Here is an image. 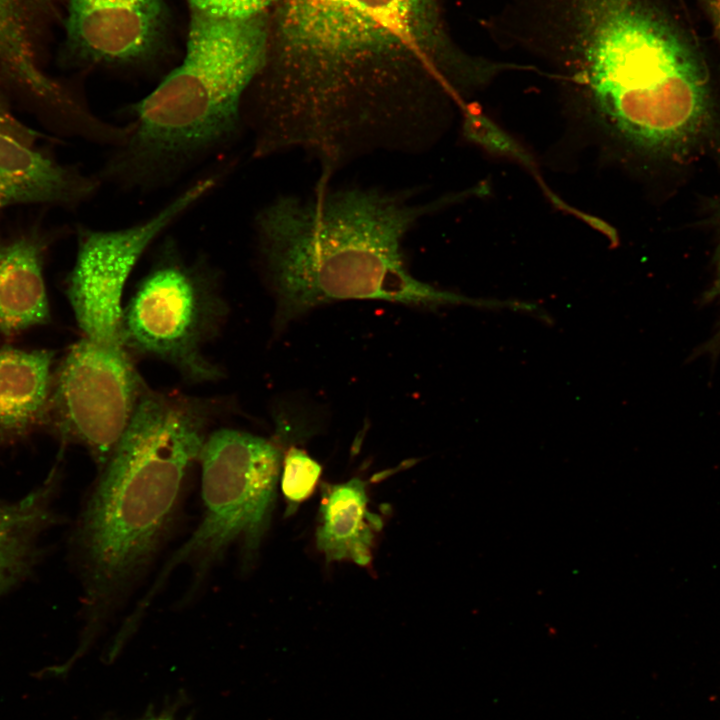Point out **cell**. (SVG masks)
<instances>
[{"instance_id": "1", "label": "cell", "mask_w": 720, "mask_h": 720, "mask_svg": "<svg viewBox=\"0 0 720 720\" xmlns=\"http://www.w3.org/2000/svg\"><path fill=\"white\" fill-rule=\"evenodd\" d=\"M443 0H281L247 111L270 141L340 162L424 138L439 98L500 65L451 37Z\"/></svg>"}, {"instance_id": "2", "label": "cell", "mask_w": 720, "mask_h": 720, "mask_svg": "<svg viewBox=\"0 0 720 720\" xmlns=\"http://www.w3.org/2000/svg\"><path fill=\"white\" fill-rule=\"evenodd\" d=\"M437 203L378 189L280 195L253 218L255 248L274 294L279 331L310 310L342 300H382L424 308L489 306L413 277L402 252L406 234Z\"/></svg>"}, {"instance_id": "3", "label": "cell", "mask_w": 720, "mask_h": 720, "mask_svg": "<svg viewBox=\"0 0 720 720\" xmlns=\"http://www.w3.org/2000/svg\"><path fill=\"white\" fill-rule=\"evenodd\" d=\"M228 408L217 397L148 388L98 469L76 530L88 626L114 616L176 523L189 475Z\"/></svg>"}, {"instance_id": "4", "label": "cell", "mask_w": 720, "mask_h": 720, "mask_svg": "<svg viewBox=\"0 0 720 720\" xmlns=\"http://www.w3.org/2000/svg\"><path fill=\"white\" fill-rule=\"evenodd\" d=\"M269 26L270 11L245 19L189 11L182 61L115 112L132 130L107 149L102 184L145 195L230 155L246 130L244 102L265 63Z\"/></svg>"}, {"instance_id": "5", "label": "cell", "mask_w": 720, "mask_h": 720, "mask_svg": "<svg viewBox=\"0 0 720 720\" xmlns=\"http://www.w3.org/2000/svg\"><path fill=\"white\" fill-rule=\"evenodd\" d=\"M579 91L612 136L642 152L686 154L712 128L704 62L665 14L630 53Z\"/></svg>"}, {"instance_id": "6", "label": "cell", "mask_w": 720, "mask_h": 720, "mask_svg": "<svg viewBox=\"0 0 720 720\" xmlns=\"http://www.w3.org/2000/svg\"><path fill=\"white\" fill-rule=\"evenodd\" d=\"M283 455L279 439L228 427L210 432L198 460L200 521L128 615L131 623L139 622L167 577L180 566L190 568L191 595L232 548L242 562L252 559L270 522Z\"/></svg>"}, {"instance_id": "7", "label": "cell", "mask_w": 720, "mask_h": 720, "mask_svg": "<svg viewBox=\"0 0 720 720\" xmlns=\"http://www.w3.org/2000/svg\"><path fill=\"white\" fill-rule=\"evenodd\" d=\"M152 248L146 273L123 305V348L134 361L168 364L190 384L219 381L224 372L204 349L229 315L222 271L206 253H186L170 233Z\"/></svg>"}, {"instance_id": "8", "label": "cell", "mask_w": 720, "mask_h": 720, "mask_svg": "<svg viewBox=\"0 0 720 720\" xmlns=\"http://www.w3.org/2000/svg\"><path fill=\"white\" fill-rule=\"evenodd\" d=\"M236 164L232 156L216 160L159 209L128 226L77 227V253L66 294L83 337L123 348L122 297L134 268L162 236L226 182Z\"/></svg>"}, {"instance_id": "9", "label": "cell", "mask_w": 720, "mask_h": 720, "mask_svg": "<svg viewBox=\"0 0 720 720\" xmlns=\"http://www.w3.org/2000/svg\"><path fill=\"white\" fill-rule=\"evenodd\" d=\"M148 388L123 348L82 337L53 377L48 418L63 439L85 447L99 469Z\"/></svg>"}, {"instance_id": "10", "label": "cell", "mask_w": 720, "mask_h": 720, "mask_svg": "<svg viewBox=\"0 0 720 720\" xmlns=\"http://www.w3.org/2000/svg\"><path fill=\"white\" fill-rule=\"evenodd\" d=\"M63 62L70 68L150 77L171 59L164 0H66Z\"/></svg>"}, {"instance_id": "11", "label": "cell", "mask_w": 720, "mask_h": 720, "mask_svg": "<svg viewBox=\"0 0 720 720\" xmlns=\"http://www.w3.org/2000/svg\"><path fill=\"white\" fill-rule=\"evenodd\" d=\"M66 0H0V71L56 108L67 86L42 68V54L56 26L63 24Z\"/></svg>"}, {"instance_id": "12", "label": "cell", "mask_w": 720, "mask_h": 720, "mask_svg": "<svg viewBox=\"0 0 720 720\" xmlns=\"http://www.w3.org/2000/svg\"><path fill=\"white\" fill-rule=\"evenodd\" d=\"M102 185L97 174L62 164L0 129V209L35 202L76 207L95 197Z\"/></svg>"}, {"instance_id": "13", "label": "cell", "mask_w": 720, "mask_h": 720, "mask_svg": "<svg viewBox=\"0 0 720 720\" xmlns=\"http://www.w3.org/2000/svg\"><path fill=\"white\" fill-rule=\"evenodd\" d=\"M54 352L0 349V443L21 438L48 419Z\"/></svg>"}, {"instance_id": "14", "label": "cell", "mask_w": 720, "mask_h": 720, "mask_svg": "<svg viewBox=\"0 0 720 720\" xmlns=\"http://www.w3.org/2000/svg\"><path fill=\"white\" fill-rule=\"evenodd\" d=\"M41 239L0 241V335L10 337L50 319Z\"/></svg>"}, {"instance_id": "15", "label": "cell", "mask_w": 720, "mask_h": 720, "mask_svg": "<svg viewBox=\"0 0 720 720\" xmlns=\"http://www.w3.org/2000/svg\"><path fill=\"white\" fill-rule=\"evenodd\" d=\"M381 527V518L368 509L363 481L322 485L316 543L327 561L351 560L367 565L375 533Z\"/></svg>"}, {"instance_id": "16", "label": "cell", "mask_w": 720, "mask_h": 720, "mask_svg": "<svg viewBox=\"0 0 720 720\" xmlns=\"http://www.w3.org/2000/svg\"><path fill=\"white\" fill-rule=\"evenodd\" d=\"M55 480L25 498L0 503V594L31 568L38 537L51 521Z\"/></svg>"}, {"instance_id": "17", "label": "cell", "mask_w": 720, "mask_h": 720, "mask_svg": "<svg viewBox=\"0 0 720 720\" xmlns=\"http://www.w3.org/2000/svg\"><path fill=\"white\" fill-rule=\"evenodd\" d=\"M321 465L306 451L290 447L284 452L281 466V490L292 512L314 491L321 475Z\"/></svg>"}, {"instance_id": "18", "label": "cell", "mask_w": 720, "mask_h": 720, "mask_svg": "<svg viewBox=\"0 0 720 720\" xmlns=\"http://www.w3.org/2000/svg\"><path fill=\"white\" fill-rule=\"evenodd\" d=\"M188 11L216 18L245 19L267 11L281 0H184Z\"/></svg>"}, {"instance_id": "19", "label": "cell", "mask_w": 720, "mask_h": 720, "mask_svg": "<svg viewBox=\"0 0 720 720\" xmlns=\"http://www.w3.org/2000/svg\"><path fill=\"white\" fill-rule=\"evenodd\" d=\"M705 302L720 301V249L717 257V269L714 282L704 295ZM720 351V322L713 336L700 347L699 354L716 355Z\"/></svg>"}, {"instance_id": "20", "label": "cell", "mask_w": 720, "mask_h": 720, "mask_svg": "<svg viewBox=\"0 0 720 720\" xmlns=\"http://www.w3.org/2000/svg\"><path fill=\"white\" fill-rule=\"evenodd\" d=\"M0 129L9 131L29 142H33L36 134L29 127L18 121L9 111L3 97L0 94Z\"/></svg>"}, {"instance_id": "21", "label": "cell", "mask_w": 720, "mask_h": 720, "mask_svg": "<svg viewBox=\"0 0 720 720\" xmlns=\"http://www.w3.org/2000/svg\"><path fill=\"white\" fill-rule=\"evenodd\" d=\"M720 39V0H702Z\"/></svg>"}, {"instance_id": "22", "label": "cell", "mask_w": 720, "mask_h": 720, "mask_svg": "<svg viewBox=\"0 0 720 720\" xmlns=\"http://www.w3.org/2000/svg\"><path fill=\"white\" fill-rule=\"evenodd\" d=\"M145 720H173V719H170L168 717H151V718L145 719Z\"/></svg>"}]
</instances>
